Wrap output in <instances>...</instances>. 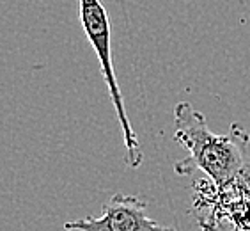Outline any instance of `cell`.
I'll return each instance as SVG.
<instances>
[{
	"instance_id": "obj_3",
	"label": "cell",
	"mask_w": 250,
	"mask_h": 231,
	"mask_svg": "<svg viewBox=\"0 0 250 231\" xmlns=\"http://www.w3.org/2000/svg\"><path fill=\"white\" fill-rule=\"evenodd\" d=\"M66 231H176L147 215V201L126 194H114L103 205L100 217L67 221Z\"/></svg>"
},
{
	"instance_id": "obj_1",
	"label": "cell",
	"mask_w": 250,
	"mask_h": 231,
	"mask_svg": "<svg viewBox=\"0 0 250 231\" xmlns=\"http://www.w3.org/2000/svg\"><path fill=\"white\" fill-rule=\"evenodd\" d=\"M174 139L188 151L187 159L174 165L181 176L199 169L215 187H226L250 167L249 132L240 123H232L227 134H215L208 126L206 116L190 101H179L174 107Z\"/></svg>"
},
{
	"instance_id": "obj_2",
	"label": "cell",
	"mask_w": 250,
	"mask_h": 231,
	"mask_svg": "<svg viewBox=\"0 0 250 231\" xmlns=\"http://www.w3.org/2000/svg\"><path fill=\"white\" fill-rule=\"evenodd\" d=\"M78 15L80 25L85 32L87 41L91 43L92 50L96 53L101 66V75L105 78L108 96H110L117 121L123 130V142H125V162L130 169H137L144 162V153L140 148V140L135 134L131 121L126 114L125 100L121 92L119 82L116 77V68L112 61V34H110V20L105 5L101 0H78Z\"/></svg>"
}]
</instances>
